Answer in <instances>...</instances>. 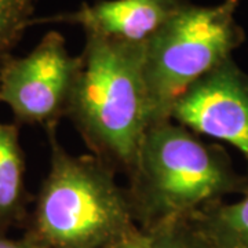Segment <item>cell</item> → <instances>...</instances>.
<instances>
[{
    "label": "cell",
    "instance_id": "cell-1",
    "mask_svg": "<svg viewBox=\"0 0 248 248\" xmlns=\"http://www.w3.org/2000/svg\"><path fill=\"white\" fill-rule=\"evenodd\" d=\"M127 179L134 218L143 233L248 190V177L233 167L225 148L172 119L149 125Z\"/></svg>",
    "mask_w": 248,
    "mask_h": 248
},
{
    "label": "cell",
    "instance_id": "cell-2",
    "mask_svg": "<svg viewBox=\"0 0 248 248\" xmlns=\"http://www.w3.org/2000/svg\"><path fill=\"white\" fill-rule=\"evenodd\" d=\"M50 170L29 213L25 236L42 248H116L140 239L125 186L93 155L75 156L46 130Z\"/></svg>",
    "mask_w": 248,
    "mask_h": 248
},
{
    "label": "cell",
    "instance_id": "cell-3",
    "mask_svg": "<svg viewBox=\"0 0 248 248\" xmlns=\"http://www.w3.org/2000/svg\"><path fill=\"white\" fill-rule=\"evenodd\" d=\"M66 119L93 156L127 177L152 124L145 45L86 35Z\"/></svg>",
    "mask_w": 248,
    "mask_h": 248
},
{
    "label": "cell",
    "instance_id": "cell-4",
    "mask_svg": "<svg viewBox=\"0 0 248 248\" xmlns=\"http://www.w3.org/2000/svg\"><path fill=\"white\" fill-rule=\"evenodd\" d=\"M239 3L197 6L186 0L145 45L143 75L152 124L169 120L177 98L244 43V31L234 19Z\"/></svg>",
    "mask_w": 248,
    "mask_h": 248
},
{
    "label": "cell",
    "instance_id": "cell-5",
    "mask_svg": "<svg viewBox=\"0 0 248 248\" xmlns=\"http://www.w3.org/2000/svg\"><path fill=\"white\" fill-rule=\"evenodd\" d=\"M81 69V57L72 55L65 37L47 32L24 57L11 55L0 68V102L18 125L57 127L66 117Z\"/></svg>",
    "mask_w": 248,
    "mask_h": 248
},
{
    "label": "cell",
    "instance_id": "cell-6",
    "mask_svg": "<svg viewBox=\"0 0 248 248\" xmlns=\"http://www.w3.org/2000/svg\"><path fill=\"white\" fill-rule=\"evenodd\" d=\"M170 119L197 135L229 143L248 166V72L233 57L190 84L174 102Z\"/></svg>",
    "mask_w": 248,
    "mask_h": 248
},
{
    "label": "cell",
    "instance_id": "cell-7",
    "mask_svg": "<svg viewBox=\"0 0 248 248\" xmlns=\"http://www.w3.org/2000/svg\"><path fill=\"white\" fill-rule=\"evenodd\" d=\"M186 0H97L71 13L33 19L32 25L62 22L79 25L84 35L128 45H146Z\"/></svg>",
    "mask_w": 248,
    "mask_h": 248
},
{
    "label": "cell",
    "instance_id": "cell-8",
    "mask_svg": "<svg viewBox=\"0 0 248 248\" xmlns=\"http://www.w3.org/2000/svg\"><path fill=\"white\" fill-rule=\"evenodd\" d=\"M31 202L19 125L0 122V234H7L16 226L25 228Z\"/></svg>",
    "mask_w": 248,
    "mask_h": 248
},
{
    "label": "cell",
    "instance_id": "cell-9",
    "mask_svg": "<svg viewBox=\"0 0 248 248\" xmlns=\"http://www.w3.org/2000/svg\"><path fill=\"white\" fill-rule=\"evenodd\" d=\"M192 219L214 248H248V190L237 202L208 205Z\"/></svg>",
    "mask_w": 248,
    "mask_h": 248
},
{
    "label": "cell",
    "instance_id": "cell-10",
    "mask_svg": "<svg viewBox=\"0 0 248 248\" xmlns=\"http://www.w3.org/2000/svg\"><path fill=\"white\" fill-rule=\"evenodd\" d=\"M37 0H0V68L32 27Z\"/></svg>",
    "mask_w": 248,
    "mask_h": 248
},
{
    "label": "cell",
    "instance_id": "cell-11",
    "mask_svg": "<svg viewBox=\"0 0 248 248\" xmlns=\"http://www.w3.org/2000/svg\"><path fill=\"white\" fill-rule=\"evenodd\" d=\"M146 248H214L192 217L163 223L146 232Z\"/></svg>",
    "mask_w": 248,
    "mask_h": 248
},
{
    "label": "cell",
    "instance_id": "cell-12",
    "mask_svg": "<svg viewBox=\"0 0 248 248\" xmlns=\"http://www.w3.org/2000/svg\"><path fill=\"white\" fill-rule=\"evenodd\" d=\"M0 248H42L25 234L19 239H11L7 234H0Z\"/></svg>",
    "mask_w": 248,
    "mask_h": 248
},
{
    "label": "cell",
    "instance_id": "cell-13",
    "mask_svg": "<svg viewBox=\"0 0 248 248\" xmlns=\"http://www.w3.org/2000/svg\"><path fill=\"white\" fill-rule=\"evenodd\" d=\"M148 244V239H146V233H143L140 239H135L130 243H125L123 246H119L116 248H146Z\"/></svg>",
    "mask_w": 248,
    "mask_h": 248
}]
</instances>
